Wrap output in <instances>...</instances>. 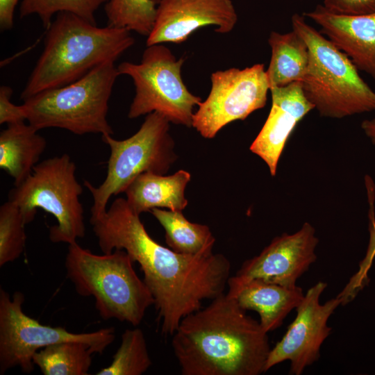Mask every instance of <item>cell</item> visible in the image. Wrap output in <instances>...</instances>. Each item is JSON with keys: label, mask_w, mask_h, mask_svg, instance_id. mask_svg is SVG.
<instances>
[{"label": "cell", "mask_w": 375, "mask_h": 375, "mask_svg": "<svg viewBox=\"0 0 375 375\" xmlns=\"http://www.w3.org/2000/svg\"><path fill=\"white\" fill-rule=\"evenodd\" d=\"M90 223L103 253L123 249L140 265L162 334L172 335L203 301L224 293L231 272L226 256L186 255L165 247L149 235L126 199H116L105 212L90 217Z\"/></svg>", "instance_id": "6da1fadb"}, {"label": "cell", "mask_w": 375, "mask_h": 375, "mask_svg": "<svg viewBox=\"0 0 375 375\" xmlns=\"http://www.w3.org/2000/svg\"><path fill=\"white\" fill-rule=\"evenodd\" d=\"M267 333L224 292L181 319L172 345L183 375H259L271 350Z\"/></svg>", "instance_id": "7a4b0ae2"}, {"label": "cell", "mask_w": 375, "mask_h": 375, "mask_svg": "<svg viewBox=\"0 0 375 375\" xmlns=\"http://www.w3.org/2000/svg\"><path fill=\"white\" fill-rule=\"evenodd\" d=\"M134 43L126 28L99 27L73 13L59 12L47 28L44 49L20 98L73 83L103 62H115Z\"/></svg>", "instance_id": "3957f363"}, {"label": "cell", "mask_w": 375, "mask_h": 375, "mask_svg": "<svg viewBox=\"0 0 375 375\" xmlns=\"http://www.w3.org/2000/svg\"><path fill=\"white\" fill-rule=\"evenodd\" d=\"M134 261L123 249L97 255L69 244L65 266L67 277L82 297H93L100 317L139 325L154 305L149 288L137 275Z\"/></svg>", "instance_id": "277c9868"}, {"label": "cell", "mask_w": 375, "mask_h": 375, "mask_svg": "<svg viewBox=\"0 0 375 375\" xmlns=\"http://www.w3.org/2000/svg\"><path fill=\"white\" fill-rule=\"evenodd\" d=\"M291 22L292 30L302 37L309 50L303 92L319 115L340 119L375 111V92L348 56L310 26L303 15L294 14Z\"/></svg>", "instance_id": "5b68a950"}, {"label": "cell", "mask_w": 375, "mask_h": 375, "mask_svg": "<svg viewBox=\"0 0 375 375\" xmlns=\"http://www.w3.org/2000/svg\"><path fill=\"white\" fill-rule=\"evenodd\" d=\"M119 75L115 62L107 61L73 83L38 93L23 101L26 121L38 131L59 128L78 135H112L108 102Z\"/></svg>", "instance_id": "8992f818"}, {"label": "cell", "mask_w": 375, "mask_h": 375, "mask_svg": "<svg viewBox=\"0 0 375 375\" xmlns=\"http://www.w3.org/2000/svg\"><path fill=\"white\" fill-rule=\"evenodd\" d=\"M76 170L67 153L44 160L8 194V200L19 207L26 224L33 221L37 208L55 217L57 224L49 228V235L53 243L69 244L85 236L83 208L79 199L83 188Z\"/></svg>", "instance_id": "52a82bcc"}, {"label": "cell", "mask_w": 375, "mask_h": 375, "mask_svg": "<svg viewBox=\"0 0 375 375\" xmlns=\"http://www.w3.org/2000/svg\"><path fill=\"white\" fill-rule=\"evenodd\" d=\"M169 124L161 114L153 112L147 115L139 130L128 138L117 140L111 135H101L110 154L102 183L95 187L88 181H84L93 198L90 217L105 212L110 197L124 192L140 174L167 172L177 158Z\"/></svg>", "instance_id": "ba28073f"}, {"label": "cell", "mask_w": 375, "mask_h": 375, "mask_svg": "<svg viewBox=\"0 0 375 375\" xmlns=\"http://www.w3.org/2000/svg\"><path fill=\"white\" fill-rule=\"evenodd\" d=\"M183 58H176L162 44L147 46L139 63L122 62L117 66L120 75L130 76L135 96L128 117H139L153 112L170 123L191 127L195 107L201 98L190 92L183 82Z\"/></svg>", "instance_id": "9c48e42d"}, {"label": "cell", "mask_w": 375, "mask_h": 375, "mask_svg": "<svg viewBox=\"0 0 375 375\" xmlns=\"http://www.w3.org/2000/svg\"><path fill=\"white\" fill-rule=\"evenodd\" d=\"M24 295L15 292L12 297L0 289V374L19 367L24 373L34 369L33 358L41 349L65 342L88 344L94 353H102L115 340L113 327L90 333H74L61 326L42 324L22 310Z\"/></svg>", "instance_id": "30bf717a"}, {"label": "cell", "mask_w": 375, "mask_h": 375, "mask_svg": "<svg viewBox=\"0 0 375 375\" xmlns=\"http://www.w3.org/2000/svg\"><path fill=\"white\" fill-rule=\"evenodd\" d=\"M210 81L209 94L194 112L192 124L208 139L215 137L228 124L244 120L262 108L270 91L265 66L260 63L214 72Z\"/></svg>", "instance_id": "8fae6325"}, {"label": "cell", "mask_w": 375, "mask_h": 375, "mask_svg": "<svg viewBox=\"0 0 375 375\" xmlns=\"http://www.w3.org/2000/svg\"><path fill=\"white\" fill-rule=\"evenodd\" d=\"M327 283L319 281L310 288L296 308L297 315L282 338L271 349L265 372L274 366L290 362V374L301 375L305 369L317 361L322 344L332 330L328 321L342 305L338 297L320 303Z\"/></svg>", "instance_id": "7c38bea8"}, {"label": "cell", "mask_w": 375, "mask_h": 375, "mask_svg": "<svg viewBox=\"0 0 375 375\" xmlns=\"http://www.w3.org/2000/svg\"><path fill=\"white\" fill-rule=\"evenodd\" d=\"M318 242L315 228L305 222L296 233L274 238L258 256L244 261L234 276L295 287L297 280L316 261Z\"/></svg>", "instance_id": "4fadbf2b"}, {"label": "cell", "mask_w": 375, "mask_h": 375, "mask_svg": "<svg viewBox=\"0 0 375 375\" xmlns=\"http://www.w3.org/2000/svg\"><path fill=\"white\" fill-rule=\"evenodd\" d=\"M238 17L231 0H159L153 28L146 45L180 44L200 28L212 26L226 34Z\"/></svg>", "instance_id": "5bb4252c"}, {"label": "cell", "mask_w": 375, "mask_h": 375, "mask_svg": "<svg viewBox=\"0 0 375 375\" xmlns=\"http://www.w3.org/2000/svg\"><path fill=\"white\" fill-rule=\"evenodd\" d=\"M272 106L268 117L250 146V150L276 173L279 158L297 124L314 106L306 98L301 81L270 89Z\"/></svg>", "instance_id": "9a60e30c"}, {"label": "cell", "mask_w": 375, "mask_h": 375, "mask_svg": "<svg viewBox=\"0 0 375 375\" xmlns=\"http://www.w3.org/2000/svg\"><path fill=\"white\" fill-rule=\"evenodd\" d=\"M303 16L320 27V33L348 56L358 70L375 78V12L342 15L317 6Z\"/></svg>", "instance_id": "2e32d148"}, {"label": "cell", "mask_w": 375, "mask_h": 375, "mask_svg": "<svg viewBox=\"0 0 375 375\" xmlns=\"http://www.w3.org/2000/svg\"><path fill=\"white\" fill-rule=\"evenodd\" d=\"M227 285L226 293L242 309L258 312L260 324L267 333L279 328L304 296L299 286L288 288L257 278L239 279L233 276Z\"/></svg>", "instance_id": "e0dca14e"}, {"label": "cell", "mask_w": 375, "mask_h": 375, "mask_svg": "<svg viewBox=\"0 0 375 375\" xmlns=\"http://www.w3.org/2000/svg\"><path fill=\"white\" fill-rule=\"evenodd\" d=\"M190 179V174L183 169L169 176L145 172L127 187L126 199L139 215L155 208L183 211L188 203L185 190Z\"/></svg>", "instance_id": "ac0fdd59"}, {"label": "cell", "mask_w": 375, "mask_h": 375, "mask_svg": "<svg viewBox=\"0 0 375 375\" xmlns=\"http://www.w3.org/2000/svg\"><path fill=\"white\" fill-rule=\"evenodd\" d=\"M38 130L24 122L8 124L0 133V167L21 184L33 172L47 147Z\"/></svg>", "instance_id": "d6986e66"}, {"label": "cell", "mask_w": 375, "mask_h": 375, "mask_svg": "<svg viewBox=\"0 0 375 375\" xmlns=\"http://www.w3.org/2000/svg\"><path fill=\"white\" fill-rule=\"evenodd\" d=\"M271 58L266 74L269 88L302 81L309 62V50L302 37L292 30L272 31L268 38Z\"/></svg>", "instance_id": "ffe728a7"}, {"label": "cell", "mask_w": 375, "mask_h": 375, "mask_svg": "<svg viewBox=\"0 0 375 375\" xmlns=\"http://www.w3.org/2000/svg\"><path fill=\"white\" fill-rule=\"evenodd\" d=\"M151 213L165 231V241L173 251L186 255L212 253L215 239L210 228L188 220L182 211L153 208Z\"/></svg>", "instance_id": "44dd1931"}, {"label": "cell", "mask_w": 375, "mask_h": 375, "mask_svg": "<svg viewBox=\"0 0 375 375\" xmlns=\"http://www.w3.org/2000/svg\"><path fill=\"white\" fill-rule=\"evenodd\" d=\"M92 353L85 343L65 342L40 349L33 361L44 375H87Z\"/></svg>", "instance_id": "7402d4cb"}, {"label": "cell", "mask_w": 375, "mask_h": 375, "mask_svg": "<svg viewBox=\"0 0 375 375\" xmlns=\"http://www.w3.org/2000/svg\"><path fill=\"white\" fill-rule=\"evenodd\" d=\"M159 0H108L107 26L148 36L154 24Z\"/></svg>", "instance_id": "603a6c76"}, {"label": "cell", "mask_w": 375, "mask_h": 375, "mask_svg": "<svg viewBox=\"0 0 375 375\" xmlns=\"http://www.w3.org/2000/svg\"><path fill=\"white\" fill-rule=\"evenodd\" d=\"M151 365L145 338L138 328L126 329L111 363L97 375H141Z\"/></svg>", "instance_id": "cb8c5ba5"}, {"label": "cell", "mask_w": 375, "mask_h": 375, "mask_svg": "<svg viewBox=\"0 0 375 375\" xmlns=\"http://www.w3.org/2000/svg\"><path fill=\"white\" fill-rule=\"evenodd\" d=\"M108 0H22L19 7L21 17L37 15L47 29L55 14L61 12L73 13L92 24H96L94 14Z\"/></svg>", "instance_id": "d4e9b609"}, {"label": "cell", "mask_w": 375, "mask_h": 375, "mask_svg": "<svg viewBox=\"0 0 375 375\" xmlns=\"http://www.w3.org/2000/svg\"><path fill=\"white\" fill-rule=\"evenodd\" d=\"M26 220L19 208L8 200L0 207V267L15 261L26 244Z\"/></svg>", "instance_id": "484cf974"}, {"label": "cell", "mask_w": 375, "mask_h": 375, "mask_svg": "<svg viewBox=\"0 0 375 375\" xmlns=\"http://www.w3.org/2000/svg\"><path fill=\"white\" fill-rule=\"evenodd\" d=\"M366 184L370 206L369 210V241L365 257L359 264V269L351 276L345 287L338 294L344 304H347L353 301L358 292L368 284L367 274L375 257V216L374 210L375 191L372 179L366 180Z\"/></svg>", "instance_id": "4316f807"}, {"label": "cell", "mask_w": 375, "mask_h": 375, "mask_svg": "<svg viewBox=\"0 0 375 375\" xmlns=\"http://www.w3.org/2000/svg\"><path fill=\"white\" fill-rule=\"evenodd\" d=\"M329 12L342 15H363L375 12V0H323Z\"/></svg>", "instance_id": "83f0119b"}, {"label": "cell", "mask_w": 375, "mask_h": 375, "mask_svg": "<svg viewBox=\"0 0 375 375\" xmlns=\"http://www.w3.org/2000/svg\"><path fill=\"white\" fill-rule=\"evenodd\" d=\"M12 90L7 85L0 87V124H12L26 120L24 107L11 102Z\"/></svg>", "instance_id": "f1b7e54d"}, {"label": "cell", "mask_w": 375, "mask_h": 375, "mask_svg": "<svg viewBox=\"0 0 375 375\" xmlns=\"http://www.w3.org/2000/svg\"><path fill=\"white\" fill-rule=\"evenodd\" d=\"M19 0H0L1 31H9L14 25V13Z\"/></svg>", "instance_id": "f546056e"}, {"label": "cell", "mask_w": 375, "mask_h": 375, "mask_svg": "<svg viewBox=\"0 0 375 375\" xmlns=\"http://www.w3.org/2000/svg\"><path fill=\"white\" fill-rule=\"evenodd\" d=\"M361 128L375 145V118L364 120L361 124Z\"/></svg>", "instance_id": "4dcf8cb0"}]
</instances>
